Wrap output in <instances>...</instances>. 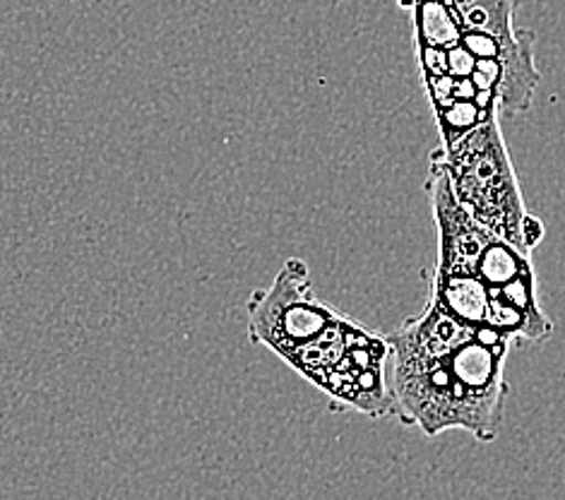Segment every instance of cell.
Segmentation results:
<instances>
[{
  "label": "cell",
  "instance_id": "6da1fadb",
  "mask_svg": "<svg viewBox=\"0 0 565 500\" xmlns=\"http://www.w3.org/2000/svg\"><path fill=\"white\" fill-rule=\"evenodd\" d=\"M446 167L460 205L493 236L513 243L522 253H532L522 238L527 210L503 140L501 114L483 120L455 150L446 152Z\"/></svg>",
  "mask_w": 565,
  "mask_h": 500
},
{
  "label": "cell",
  "instance_id": "7a4b0ae2",
  "mask_svg": "<svg viewBox=\"0 0 565 500\" xmlns=\"http://www.w3.org/2000/svg\"><path fill=\"white\" fill-rule=\"evenodd\" d=\"M246 313L250 344L267 347L279 359L311 342L342 316L316 294L301 258L285 260L270 289L253 291Z\"/></svg>",
  "mask_w": 565,
  "mask_h": 500
},
{
  "label": "cell",
  "instance_id": "3957f363",
  "mask_svg": "<svg viewBox=\"0 0 565 500\" xmlns=\"http://www.w3.org/2000/svg\"><path fill=\"white\" fill-rule=\"evenodd\" d=\"M426 193L438 226V267L436 273H477V263L487 243L495 238L487 232L472 214H469L460 200L455 198L448 179L446 152L438 147L428 157V181Z\"/></svg>",
  "mask_w": 565,
  "mask_h": 500
},
{
  "label": "cell",
  "instance_id": "277c9868",
  "mask_svg": "<svg viewBox=\"0 0 565 500\" xmlns=\"http://www.w3.org/2000/svg\"><path fill=\"white\" fill-rule=\"evenodd\" d=\"M366 326L361 322L340 316L332 322L330 328L322 330L318 337H313L311 342H306L301 347L291 349L287 357H281V361H287L289 366L301 373L308 383L320 387L322 381L334 371V366L344 359L349 347L354 344L356 337Z\"/></svg>",
  "mask_w": 565,
  "mask_h": 500
},
{
  "label": "cell",
  "instance_id": "5b68a950",
  "mask_svg": "<svg viewBox=\"0 0 565 500\" xmlns=\"http://www.w3.org/2000/svg\"><path fill=\"white\" fill-rule=\"evenodd\" d=\"M495 289L475 273H434L428 299L469 328H489Z\"/></svg>",
  "mask_w": 565,
  "mask_h": 500
},
{
  "label": "cell",
  "instance_id": "8992f818",
  "mask_svg": "<svg viewBox=\"0 0 565 500\" xmlns=\"http://www.w3.org/2000/svg\"><path fill=\"white\" fill-rule=\"evenodd\" d=\"M532 260L530 253H522L515 248L513 243H508L503 238H491L487 243V248L481 251V258L477 263V277L489 284L491 289H501L508 281H513L515 277L530 273Z\"/></svg>",
  "mask_w": 565,
  "mask_h": 500
},
{
  "label": "cell",
  "instance_id": "52a82bcc",
  "mask_svg": "<svg viewBox=\"0 0 565 500\" xmlns=\"http://www.w3.org/2000/svg\"><path fill=\"white\" fill-rule=\"evenodd\" d=\"M498 111L487 114L477 102H467V99L452 102L448 109L434 114L436 116V126L440 130V147L446 152L455 150V147L460 145L469 132H472L475 128H479L483 120H489Z\"/></svg>",
  "mask_w": 565,
  "mask_h": 500
},
{
  "label": "cell",
  "instance_id": "ba28073f",
  "mask_svg": "<svg viewBox=\"0 0 565 500\" xmlns=\"http://www.w3.org/2000/svg\"><path fill=\"white\" fill-rule=\"evenodd\" d=\"M448 51V75L452 77H472L475 65H477V56L469 51L465 44H457Z\"/></svg>",
  "mask_w": 565,
  "mask_h": 500
},
{
  "label": "cell",
  "instance_id": "9c48e42d",
  "mask_svg": "<svg viewBox=\"0 0 565 500\" xmlns=\"http://www.w3.org/2000/svg\"><path fill=\"white\" fill-rule=\"evenodd\" d=\"M522 238H524V246L527 251L540 246V241L544 238V224L540 217H534V214H524V222H522Z\"/></svg>",
  "mask_w": 565,
  "mask_h": 500
}]
</instances>
